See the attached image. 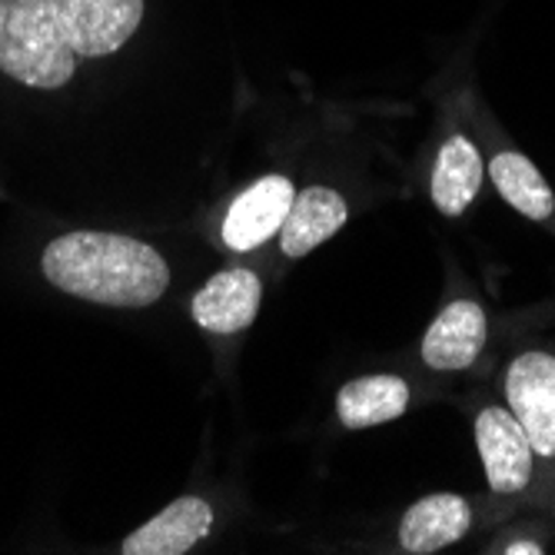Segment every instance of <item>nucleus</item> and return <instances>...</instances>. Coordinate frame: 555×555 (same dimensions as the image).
Masks as SVG:
<instances>
[{"label":"nucleus","mask_w":555,"mask_h":555,"mask_svg":"<svg viewBox=\"0 0 555 555\" xmlns=\"http://www.w3.org/2000/svg\"><path fill=\"white\" fill-rule=\"evenodd\" d=\"M502 552H509V555H542L545 548L539 542H513V545H506Z\"/></svg>","instance_id":"obj_15"},{"label":"nucleus","mask_w":555,"mask_h":555,"mask_svg":"<svg viewBox=\"0 0 555 555\" xmlns=\"http://www.w3.org/2000/svg\"><path fill=\"white\" fill-rule=\"evenodd\" d=\"M70 50L50 0H0V70L17 83L57 90L74 77Z\"/></svg>","instance_id":"obj_2"},{"label":"nucleus","mask_w":555,"mask_h":555,"mask_svg":"<svg viewBox=\"0 0 555 555\" xmlns=\"http://www.w3.org/2000/svg\"><path fill=\"white\" fill-rule=\"evenodd\" d=\"M54 17L80 57H107L120 50L143 21V0H50Z\"/></svg>","instance_id":"obj_4"},{"label":"nucleus","mask_w":555,"mask_h":555,"mask_svg":"<svg viewBox=\"0 0 555 555\" xmlns=\"http://www.w3.org/2000/svg\"><path fill=\"white\" fill-rule=\"evenodd\" d=\"M260 299H263V283L254 270L236 267L210 276L190 302V313L196 326H204L210 333L230 336L243 333L260 313Z\"/></svg>","instance_id":"obj_8"},{"label":"nucleus","mask_w":555,"mask_h":555,"mask_svg":"<svg viewBox=\"0 0 555 555\" xmlns=\"http://www.w3.org/2000/svg\"><path fill=\"white\" fill-rule=\"evenodd\" d=\"M293 183L286 177H263L249 190H243L223 220V243L236 254H249V249L263 246L270 236L280 233L289 204H293Z\"/></svg>","instance_id":"obj_6"},{"label":"nucleus","mask_w":555,"mask_h":555,"mask_svg":"<svg viewBox=\"0 0 555 555\" xmlns=\"http://www.w3.org/2000/svg\"><path fill=\"white\" fill-rule=\"evenodd\" d=\"M486 310L473 299H452L423 336V363L436 373L469 370L486 346Z\"/></svg>","instance_id":"obj_7"},{"label":"nucleus","mask_w":555,"mask_h":555,"mask_svg":"<svg viewBox=\"0 0 555 555\" xmlns=\"http://www.w3.org/2000/svg\"><path fill=\"white\" fill-rule=\"evenodd\" d=\"M509 413L526 429L532 452L555 460V357L542 349L522 352L506 373Z\"/></svg>","instance_id":"obj_3"},{"label":"nucleus","mask_w":555,"mask_h":555,"mask_svg":"<svg viewBox=\"0 0 555 555\" xmlns=\"http://www.w3.org/2000/svg\"><path fill=\"white\" fill-rule=\"evenodd\" d=\"M489 177L499 190V196L506 199L513 210L522 217L545 223L555 214V193L545 183V177L526 160L522 154H495L489 164Z\"/></svg>","instance_id":"obj_14"},{"label":"nucleus","mask_w":555,"mask_h":555,"mask_svg":"<svg viewBox=\"0 0 555 555\" xmlns=\"http://www.w3.org/2000/svg\"><path fill=\"white\" fill-rule=\"evenodd\" d=\"M476 446L486 466L489 489L495 495H516L532 479V442L519 420L499 406H486L476 416Z\"/></svg>","instance_id":"obj_5"},{"label":"nucleus","mask_w":555,"mask_h":555,"mask_svg":"<svg viewBox=\"0 0 555 555\" xmlns=\"http://www.w3.org/2000/svg\"><path fill=\"white\" fill-rule=\"evenodd\" d=\"M482 154L476 150V143L463 133H452L433 167V204L442 217H463L469 210V204L479 196L482 186Z\"/></svg>","instance_id":"obj_12"},{"label":"nucleus","mask_w":555,"mask_h":555,"mask_svg":"<svg viewBox=\"0 0 555 555\" xmlns=\"http://www.w3.org/2000/svg\"><path fill=\"white\" fill-rule=\"evenodd\" d=\"M473 526V506L456 492L426 495L406 509L399 522V548L410 555H433L460 542Z\"/></svg>","instance_id":"obj_10"},{"label":"nucleus","mask_w":555,"mask_h":555,"mask_svg":"<svg viewBox=\"0 0 555 555\" xmlns=\"http://www.w3.org/2000/svg\"><path fill=\"white\" fill-rule=\"evenodd\" d=\"M349 220L346 199L330 186H307L293 196L289 214L280 227V246L283 257L299 260L310 257L313 249L326 240H333Z\"/></svg>","instance_id":"obj_11"},{"label":"nucleus","mask_w":555,"mask_h":555,"mask_svg":"<svg viewBox=\"0 0 555 555\" xmlns=\"http://www.w3.org/2000/svg\"><path fill=\"white\" fill-rule=\"evenodd\" d=\"M43 276L61 293L100 307L143 310L170 286V267L154 246L120 233L77 230L43 249Z\"/></svg>","instance_id":"obj_1"},{"label":"nucleus","mask_w":555,"mask_h":555,"mask_svg":"<svg viewBox=\"0 0 555 555\" xmlns=\"http://www.w3.org/2000/svg\"><path fill=\"white\" fill-rule=\"evenodd\" d=\"M410 406V383L399 376H360L339 389L336 416L346 429H370L392 423Z\"/></svg>","instance_id":"obj_13"},{"label":"nucleus","mask_w":555,"mask_h":555,"mask_svg":"<svg viewBox=\"0 0 555 555\" xmlns=\"http://www.w3.org/2000/svg\"><path fill=\"white\" fill-rule=\"evenodd\" d=\"M214 529V509L196 495H180L177 502L130 532L120 545L124 555H183Z\"/></svg>","instance_id":"obj_9"}]
</instances>
